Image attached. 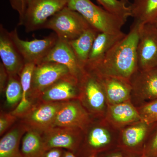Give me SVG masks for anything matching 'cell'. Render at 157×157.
Returning a JSON list of instances; mask_svg holds the SVG:
<instances>
[{
	"mask_svg": "<svg viewBox=\"0 0 157 157\" xmlns=\"http://www.w3.org/2000/svg\"><path fill=\"white\" fill-rule=\"evenodd\" d=\"M64 149L62 148H52L45 152L43 157H62Z\"/></svg>",
	"mask_w": 157,
	"mask_h": 157,
	"instance_id": "d6a6232c",
	"label": "cell"
},
{
	"mask_svg": "<svg viewBox=\"0 0 157 157\" xmlns=\"http://www.w3.org/2000/svg\"><path fill=\"white\" fill-rule=\"evenodd\" d=\"M85 131L87 132L85 141L90 152L89 156L93 154H97L98 151L107 146L111 141V136L109 132L101 125H95L91 128L89 126Z\"/></svg>",
	"mask_w": 157,
	"mask_h": 157,
	"instance_id": "cb8c5ba5",
	"label": "cell"
},
{
	"mask_svg": "<svg viewBox=\"0 0 157 157\" xmlns=\"http://www.w3.org/2000/svg\"><path fill=\"white\" fill-rule=\"evenodd\" d=\"M20 150L23 157H43L46 151L42 133L27 129L21 139Z\"/></svg>",
	"mask_w": 157,
	"mask_h": 157,
	"instance_id": "603a6c76",
	"label": "cell"
},
{
	"mask_svg": "<svg viewBox=\"0 0 157 157\" xmlns=\"http://www.w3.org/2000/svg\"><path fill=\"white\" fill-rule=\"evenodd\" d=\"M99 33L90 27L77 39L69 42L80 67L84 70L88 60L94 41Z\"/></svg>",
	"mask_w": 157,
	"mask_h": 157,
	"instance_id": "44dd1931",
	"label": "cell"
},
{
	"mask_svg": "<svg viewBox=\"0 0 157 157\" xmlns=\"http://www.w3.org/2000/svg\"><path fill=\"white\" fill-rule=\"evenodd\" d=\"M90 114L78 99L64 102L52 127L74 128L83 132L91 123Z\"/></svg>",
	"mask_w": 157,
	"mask_h": 157,
	"instance_id": "8fae6325",
	"label": "cell"
},
{
	"mask_svg": "<svg viewBox=\"0 0 157 157\" xmlns=\"http://www.w3.org/2000/svg\"><path fill=\"white\" fill-rule=\"evenodd\" d=\"M70 74L67 67L55 62H42L36 65L32 76L30 100L35 103L44 91Z\"/></svg>",
	"mask_w": 157,
	"mask_h": 157,
	"instance_id": "8992f818",
	"label": "cell"
},
{
	"mask_svg": "<svg viewBox=\"0 0 157 157\" xmlns=\"http://www.w3.org/2000/svg\"><path fill=\"white\" fill-rule=\"evenodd\" d=\"M67 7L81 14L99 33L117 34L126 21L94 4L91 0H69Z\"/></svg>",
	"mask_w": 157,
	"mask_h": 157,
	"instance_id": "7a4b0ae2",
	"label": "cell"
},
{
	"mask_svg": "<svg viewBox=\"0 0 157 157\" xmlns=\"http://www.w3.org/2000/svg\"><path fill=\"white\" fill-rule=\"evenodd\" d=\"M79 80L73 75L61 78L39 96L37 101L45 102H64L78 99Z\"/></svg>",
	"mask_w": 157,
	"mask_h": 157,
	"instance_id": "7c38bea8",
	"label": "cell"
},
{
	"mask_svg": "<svg viewBox=\"0 0 157 157\" xmlns=\"http://www.w3.org/2000/svg\"><path fill=\"white\" fill-rule=\"evenodd\" d=\"M143 155L147 157H157V123Z\"/></svg>",
	"mask_w": 157,
	"mask_h": 157,
	"instance_id": "f546056e",
	"label": "cell"
},
{
	"mask_svg": "<svg viewBox=\"0 0 157 157\" xmlns=\"http://www.w3.org/2000/svg\"><path fill=\"white\" fill-rule=\"evenodd\" d=\"M130 7L131 17L141 25L153 23L157 17V0H134Z\"/></svg>",
	"mask_w": 157,
	"mask_h": 157,
	"instance_id": "7402d4cb",
	"label": "cell"
},
{
	"mask_svg": "<svg viewBox=\"0 0 157 157\" xmlns=\"http://www.w3.org/2000/svg\"><path fill=\"white\" fill-rule=\"evenodd\" d=\"M124 1H127V2H128V0H124Z\"/></svg>",
	"mask_w": 157,
	"mask_h": 157,
	"instance_id": "f35d334b",
	"label": "cell"
},
{
	"mask_svg": "<svg viewBox=\"0 0 157 157\" xmlns=\"http://www.w3.org/2000/svg\"><path fill=\"white\" fill-rule=\"evenodd\" d=\"M140 24L134 21L128 34L101 60L88 64L84 69L98 74L130 80L137 71V45Z\"/></svg>",
	"mask_w": 157,
	"mask_h": 157,
	"instance_id": "6da1fadb",
	"label": "cell"
},
{
	"mask_svg": "<svg viewBox=\"0 0 157 157\" xmlns=\"http://www.w3.org/2000/svg\"><path fill=\"white\" fill-rule=\"evenodd\" d=\"M0 57L9 75H20L25 64L22 56L11 39L10 32L0 25Z\"/></svg>",
	"mask_w": 157,
	"mask_h": 157,
	"instance_id": "4fadbf2b",
	"label": "cell"
},
{
	"mask_svg": "<svg viewBox=\"0 0 157 157\" xmlns=\"http://www.w3.org/2000/svg\"><path fill=\"white\" fill-rule=\"evenodd\" d=\"M141 121L151 125L157 123V99L147 103L138 110Z\"/></svg>",
	"mask_w": 157,
	"mask_h": 157,
	"instance_id": "83f0119b",
	"label": "cell"
},
{
	"mask_svg": "<svg viewBox=\"0 0 157 157\" xmlns=\"http://www.w3.org/2000/svg\"><path fill=\"white\" fill-rule=\"evenodd\" d=\"M11 7L19 14V21L21 20L25 13L29 0H9Z\"/></svg>",
	"mask_w": 157,
	"mask_h": 157,
	"instance_id": "4dcf8cb0",
	"label": "cell"
},
{
	"mask_svg": "<svg viewBox=\"0 0 157 157\" xmlns=\"http://www.w3.org/2000/svg\"><path fill=\"white\" fill-rule=\"evenodd\" d=\"M9 78V73L1 62L0 63V92L1 94L5 92Z\"/></svg>",
	"mask_w": 157,
	"mask_h": 157,
	"instance_id": "1f68e13d",
	"label": "cell"
},
{
	"mask_svg": "<svg viewBox=\"0 0 157 157\" xmlns=\"http://www.w3.org/2000/svg\"><path fill=\"white\" fill-rule=\"evenodd\" d=\"M69 0H29L24 15L18 25L27 33L43 29L49 18L67 6Z\"/></svg>",
	"mask_w": 157,
	"mask_h": 157,
	"instance_id": "277c9868",
	"label": "cell"
},
{
	"mask_svg": "<svg viewBox=\"0 0 157 157\" xmlns=\"http://www.w3.org/2000/svg\"><path fill=\"white\" fill-rule=\"evenodd\" d=\"M140 157H146V156H145V155H144L143 154V155L141 156Z\"/></svg>",
	"mask_w": 157,
	"mask_h": 157,
	"instance_id": "74e56055",
	"label": "cell"
},
{
	"mask_svg": "<svg viewBox=\"0 0 157 157\" xmlns=\"http://www.w3.org/2000/svg\"><path fill=\"white\" fill-rule=\"evenodd\" d=\"M64 102L37 101L20 119V121L24 124L27 129L35 130L42 133L52 127L57 114Z\"/></svg>",
	"mask_w": 157,
	"mask_h": 157,
	"instance_id": "ba28073f",
	"label": "cell"
},
{
	"mask_svg": "<svg viewBox=\"0 0 157 157\" xmlns=\"http://www.w3.org/2000/svg\"><path fill=\"white\" fill-rule=\"evenodd\" d=\"M153 24L157 27V17H156V18L155 19V20L154 21L153 23Z\"/></svg>",
	"mask_w": 157,
	"mask_h": 157,
	"instance_id": "8d00e7d4",
	"label": "cell"
},
{
	"mask_svg": "<svg viewBox=\"0 0 157 157\" xmlns=\"http://www.w3.org/2000/svg\"><path fill=\"white\" fill-rule=\"evenodd\" d=\"M62 157H76V154L73 152L64 150Z\"/></svg>",
	"mask_w": 157,
	"mask_h": 157,
	"instance_id": "836d02e7",
	"label": "cell"
},
{
	"mask_svg": "<svg viewBox=\"0 0 157 157\" xmlns=\"http://www.w3.org/2000/svg\"><path fill=\"white\" fill-rule=\"evenodd\" d=\"M88 157H98V156H97V153H94L93 154L90 155Z\"/></svg>",
	"mask_w": 157,
	"mask_h": 157,
	"instance_id": "d590c367",
	"label": "cell"
},
{
	"mask_svg": "<svg viewBox=\"0 0 157 157\" xmlns=\"http://www.w3.org/2000/svg\"><path fill=\"white\" fill-rule=\"evenodd\" d=\"M45 62H55L66 66L71 75L78 79L84 72V70L79 66L69 42L59 39L42 63Z\"/></svg>",
	"mask_w": 157,
	"mask_h": 157,
	"instance_id": "9a60e30c",
	"label": "cell"
},
{
	"mask_svg": "<svg viewBox=\"0 0 157 157\" xmlns=\"http://www.w3.org/2000/svg\"><path fill=\"white\" fill-rule=\"evenodd\" d=\"M18 119L12 114L11 112H1L0 115V136H2Z\"/></svg>",
	"mask_w": 157,
	"mask_h": 157,
	"instance_id": "f1b7e54d",
	"label": "cell"
},
{
	"mask_svg": "<svg viewBox=\"0 0 157 157\" xmlns=\"http://www.w3.org/2000/svg\"><path fill=\"white\" fill-rule=\"evenodd\" d=\"M155 124L149 125L141 121L132 124L123 132L122 138L124 144L131 148L139 146L143 142L150 129Z\"/></svg>",
	"mask_w": 157,
	"mask_h": 157,
	"instance_id": "d4e9b609",
	"label": "cell"
},
{
	"mask_svg": "<svg viewBox=\"0 0 157 157\" xmlns=\"http://www.w3.org/2000/svg\"><path fill=\"white\" fill-rule=\"evenodd\" d=\"M107 117L110 122L117 127L133 124L141 121L139 111L129 101L109 104Z\"/></svg>",
	"mask_w": 157,
	"mask_h": 157,
	"instance_id": "e0dca14e",
	"label": "cell"
},
{
	"mask_svg": "<svg viewBox=\"0 0 157 157\" xmlns=\"http://www.w3.org/2000/svg\"><path fill=\"white\" fill-rule=\"evenodd\" d=\"M130 81L132 91L151 101L157 99V68L137 70Z\"/></svg>",
	"mask_w": 157,
	"mask_h": 157,
	"instance_id": "2e32d148",
	"label": "cell"
},
{
	"mask_svg": "<svg viewBox=\"0 0 157 157\" xmlns=\"http://www.w3.org/2000/svg\"><path fill=\"white\" fill-rule=\"evenodd\" d=\"M126 35L123 32L117 34L98 33L93 43L86 65L94 63L101 60L105 54Z\"/></svg>",
	"mask_w": 157,
	"mask_h": 157,
	"instance_id": "d6986e66",
	"label": "cell"
},
{
	"mask_svg": "<svg viewBox=\"0 0 157 157\" xmlns=\"http://www.w3.org/2000/svg\"><path fill=\"white\" fill-rule=\"evenodd\" d=\"M91 26L82 16L66 7L47 21L43 29L52 30L59 39L70 42Z\"/></svg>",
	"mask_w": 157,
	"mask_h": 157,
	"instance_id": "3957f363",
	"label": "cell"
},
{
	"mask_svg": "<svg viewBox=\"0 0 157 157\" xmlns=\"http://www.w3.org/2000/svg\"><path fill=\"white\" fill-rule=\"evenodd\" d=\"M11 39L26 63H41L58 41L54 33L42 39L25 41L19 38L17 29L10 32Z\"/></svg>",
	"mask_w": 157,
	"mask_h": 157,
	"instance_id": "52a82bcc",
	"label": "cell"
},
{
	"mask_svg": "<svg viewBox=\"0 0 157 157\" xmlns=\"http://www.w3.org/2000/svg\"><path fill=\"white\" fill-rule=\"evenodd\" d=\"M103 8L110 13L117 15L127 21L131 17L130 6H127L128 2L124 0H97Z\"/></svg>",
	"mask_w": 157,
	"mask_h": 157,
	"instance_id": "4316f807",
	"label": "cell"
},
{
	"mask_svg": "<svg viewBox=\"0 0 157 157\" xmlns=\"http://www.w3.org/2000/svg\"><path fill=\"white\" fill-rule=\"evenodd\" d=\"M137 53V70L157 68V27L153 24L140 25Z\"/></svg>",
	"mask_w": 157,
	"mask_h": 157,
	"instance_id": "9c48e42d",
	"label": "cell"
},
{
	"mask_svg": "<svg viewBox=\"0 0 157 157\" xmlns=\"http://www.w3.org/2000/svg\"><path fill=\"white\" fill-rule=\"evenodd\" d=\"M108 157H123V156L121 154L115 153L110 155H109Z\"/></svg>",
	"mask_w": 157,
	"mask_h": 157,
	"instance_id": "e575fe53",
	"label": "cell"
},
{
	"mask_svg": "<svg viewBox=\"0 0 157 157\" xmlns=\"http://www.w3.org/2000/svg\"><path fill=\"white\" fill-rule=\"evenodd\" d=\"M79 79L80 94L78 100L91 115H101L106 107L104 88L95 73L84 69Z\"/></svg>",
	"mask_w": 157,
	"mask_h": 157,
	"instance_id": "5b68a950",
	"label": "cell"
},
{
	"mask_svg": "<svg viewBox=\"0 0 157 157\" xmlns=\"http://www.w3.org/2000/svg\"><path fill=\"white\" fill-rule=\"evenodd\" d=\"M82 133L79 129L52 127L42 133L45 150L62 148L75 154L82 140Z\"/></svg>",
	"mask_w": 157,
	"mask_h": 157,
	"instance_id": "30bf717a",
	"label": "cell"
},
{
	"mask_svg": "<svg viewBox=\"0 0 157 157\" xmlns=\"http://www.w3.org/2000/svg\"><path fill=\"white\" fill-rule=\"evenodd\" d=\"M36 65L33 63H26L19 75L22 90V98L17 107L11 112L19 119L29 111L34 104L30 100L29 94L32 76Z\"/></svg>",
	"mask_w": 157,
	"mask_h": 157,
	"instance_id": "ffe728a7",
	"label": "cell"
},
{
	"mask_svg": "<svg viewBox=\"0 0 157 157\" xmlns=\"http://www.w3.org/2000/svg\"><path fill=\"white\" fill-rule=\"evenodd\" d=\"M26 127L20 121L12 127L0 140V157H23L21 142Z\"/></svg>",
	"mask_w": 157,
	"mask_h": 157,
	"instance_id": "ac0fdd59",
	"label": "cell"
},
{
	"mask_svg": "<svg viewBox=\"0 0 157 157\" xmlns=\"http://www.w3.org/2000/svg\"><path fill=\"white\" fill-rule=\"evenodd\" d=\"M94 73L97 74L101 81L109 104H119L129 101L132 91L130 80L116 76H105Z\"/></svg>",
	"mask_w": 157,
	"mask_h": 157,
	"instance_id": "5bb4252c",
	"label": "cell"
},
{
	"mask_svg": "<svg viewBox=\"0 0 157 157\" xmlns=\"http://www.w3.org/2000/svg\"><path fill=\"white\" fill-rule=\"evenodd\" d=\"M22 94L19 75H9V81L5 92L6 107L13 110L15 109L21 101Z\"/></svg>",
	"mask_w": 157,
	"mask_h": 157,
	"instance_id": "484cf974",
	"label": "cell"
}]
</instances>
